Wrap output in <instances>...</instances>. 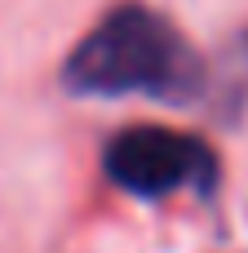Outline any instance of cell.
Listing matches in <instances>:
<instances>
[{"instance_id": "cell-1", "label": "cell", "mask_w": 248, "mask_h": 253, "mask_svg": "<svg viewBox=\"0 0 248 253\" xmlns=\"http://www.w3.org/2000/svg\"><path fill=\"white\" fill-rule=\"evenodd\" d=\"M62 84L84 98L146 93L160 102H195L204 93V62L173 22L142 4H124L71 49Z\"/></svg>"}, {"instance_id": "cell-2", "label": "cell", "mask_w": 248, "mask_h": 253, "mask_svg": "<svg viewBox=\"0 0 248 253\" xmlns=\"http://www.w3.org/2000/svg\"><path fill=\"white\" fill-rule=\"evenodd\" d=\"M102 169L115 187L142 200H160L169 191H200L209 196L217 187V156L195 133H177L164 125H133L115 133L102 151Z\"/></svg>"}, {"instance_id": "cell-3", "label": "cell", "mask_w": 248, "mask_h": 253, "mask_svg": "<svg viewBox=\"0 0 248 253\" xmlns=\"http://www.w3.org/2000/svg\"><path fill=\"white\" fill-rule=\"evenodd\" d=\"M244 62H248V36H244Z\"/></svg>"}]
</instances>
